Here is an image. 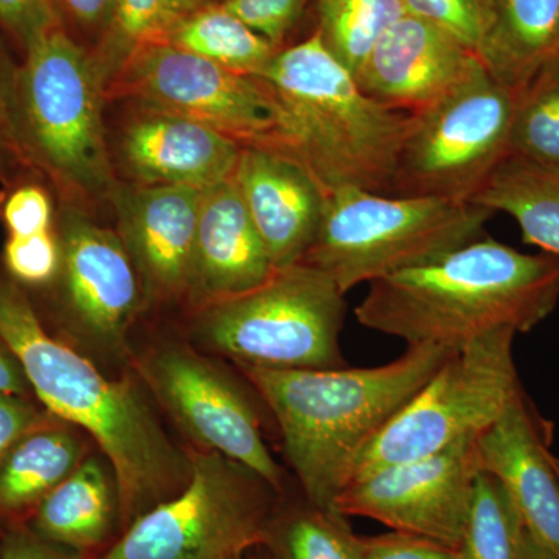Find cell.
Returning <instances> with one entry per match:
<instances>
[{
    "instance_id": "cell-1",
    "label": "cell",
    "mask_w": 559,
    "mask_h": 559,
    "mask_svg": "<svg viewBox=\"0 0 559 559\" xmlns=\"http://www.w3.org/2000/svg\"><path fill=\"white\" fill-rule=\"evenodd\" d=\"M0 341L16 355L35 399L76 426L119 481L121 533L189 485V447L176 443L134 370L110 377L44 325L27 290L0 263Z\"/></svg>"
},
{
    "instance_id": "cell-2",
    "label": "cell",
    "mask_w": 559,
    "mask_h": 559,
    "mask_svg": "<svg viewBox=\"0 0 559 559\" xmlns=\"http://www.w3.org/2000/svg\"><path fill=\"white\" fill-rule=\"evenodd\" d=\"M559 300V257L520 252L479 237L439 259L370 283L360 325L459 352L491 331L525 333Z\"/></svg>"
},
{
    "instance_id": "cell-3",
    "label": "cell",
    "mask_w": 559,
    "mask_h": 559,
    "mask_svg": "<svg viewBox=\"0 0 559 559\" xmlns=\"http://www.w3.org/2000/svg\"><path fill=\"white\" fill-rule=\"evenodd\" d=\"M439 345L362 369L277 370L237 366L277 423L283 454L304 498L334 511L360 451L452 355Z\"/></svg>"
},
{
    "instance_id": "cell-4",
    "label": "cell",
    "mask_w": 559,
    "mask_h": 559,
    "mask_svg": "<svg viewBox=\"0 0 559 559\" xmlns=\"http://www.w3.org/2000/svg\"><path fill=\"white\" fill-rule=\"evenodd\" d=\"M257 79L271 87L285 110L288 156L325 194L341 189L393 194L414 114L364 94L316 32L280 49Z\"/></svg>"
},
{
    "instance_id": "cell-5",
    "label": "cell",
    "mask_w": 559,
    "mask_h": 559,
    "mask_svg": "<svg viewBox=\"0 0 559 559\" xmlns=\"http://www.w3.org/2000/svg\"><path fill=\"white\" fill-rule=\"evenodd\" d=\"M105 83L92 51L61 25L22 53L17 134L28 167L57 202L97 216L120 183L105 123Z\"/></svg>"
},
{
    "instance_id": "cell-6",
    "label": "cell",
    "mask_w": 559,
    "mask_h": 559,
    "mask_svg": "<svg viewBox=\"0 0 559 559\" xmlns=\"http://www.w3.org/2000/svg\"><path fill=\"white\" fill-rule=\"evenodd\" d=\"M345 308L340 286L299 261L248 293L186 316V340L235 366L342 369L348 366L340 342Z\"/></svg>"
},
{
    "instance_id": "cell-7",
    "label": "cell",
    "mask_w": 559,
    "mask_h": 559,
    "mask_svg": "<svg viewBox=\"0 0 559 559\" xmlns=\"http://www.w3.org/2000/svg\"><path fill=\"white\" fill-rule=\"evenodd\" d=\"M491 210L466 201L395 197L359 189L326 194L318 237L301 263L342 293L451 252L481 237Z\"/></svg>"
},
{
    "instance_id": "cell-8",
    "label": "cell",
    "mask_w": 559,
    "mask_h": 559,
    "mask_svg": "<svg viewBox=\"0 0 559 559\" xmlns=\"http://www.w3.org/2000/svg\"><path fill=\"white\" fill-rule=\"evenodd\" d=\"M61 261L47 288L28 294L46 329L103 370L131 371L132 331L146 312L139 272L116 229L57 202Z\"/></svg>"
},
{
    "instance_id": "cell-9",
    "label": "cell",
    "mask_w": 559,
    "mask_h": 559,
    "mask_svg": "<svg viewBox=\"0 0 559 559\" xmlns=\"http://www.w3.org/2000/svg\"><path fill=\"white\" fill-rule=\"evenodd\" d=\"M189 452V485L91 559H237L266 547L286 492L219 452Z\"/></svg>"
},
{
    "instance_id": "cell-10",
    "label": "cell",
    "mask_w": 559,
    "mask_h": 559,
    "mask_svg": "<svg viewBox=\"0 0 559 559\" xmlns=\"http://www.w3.org/2000/svg\"><path fill=\"white\" fill-rule=\"evenodd\" d=\"M514 336L510 329L491 331L452 353L360 451L348 484L384 466L479 439L524 392L514 366Z\"/></svg>"
},
{
    "instance_id": "cell-11",
    "label": "cell",
    "mask_w": 559,
    "mask_h": 559,
    "mask_svg": "<svg viewBox=\"0 0 559 559\" xmlns=\"http://www.w3.org/2000/svg\"><path fill=\"white\" fill-rule=\"evenodd\" d=\"M514 97L477 57L447 94L414 114L393 194L473 202L510 156Z\"/></svg>"
},
{
    "instance_id": "cell-12",
    "label": "cell",
    "mask_w": 559,
    "mask_h": 559,
    "mask_svg": "<svg viewBox=\"0 0 559 559\" xmlns=\"http://www.w3.org/2000/svg\"><path fill=\"white\" fill-rule=\"evenodd\" d=\"M109 100L175 114L240 145L288 156V119L263 80L156 44L135 53L106 87Z\"/></svg>"
},
{
    "instance_id": "cell-13",
    "label": "cell",
    "mask_w": 559,
    "mask_h": 559,
    "mask_svg": "<svg viewBox=\"0 0 559 559\" xmlns=\"http://www.w3.org/2000/svg\"><path fill=\"white\" fill-rule=\"evenodd\" d=\"M131 369L191 447L237 460L286 492L288 474L264 441L248 389L207 353L187 340L154 341L134 347Z\"/></svg>"
},
{
    "instance_id": "cell-14",
    "label": "cell",
    "mask_w": 559,
    "mask_h": 559,
    "mask_svg": "<svg viewBox=\"0 0 559 559\" xmlns=\"http://www.w3.org/2000/svg\"><path fill=\"white\" fill-rule=\"evenodd\" d=\"M477 439L349 481L334 500L345 518H369L459 549L480 473Z\"/></svg>"
},
{
    "instance_id": "cell-15",
    "label": "cell",
    "mask_w": 559,
    "mask_h": 559,
    "mask_svg": "<svg viewBox=\"0 0 559 559\" xmlns=\"http://www.w3.org/2000/svg\"><path fill=\"white\" fill-rule=\"evenodd\" d=\"M200 201L201 190L124 180L110 198L117 234L142 282L146 312L186 311Z\"/></svg>"
},
{
    "instance_id": "cell-16",
    "label": "cell",
    "mask_w": 559,
    "mask_h": 559,
    "mask_svg": "<svg viewBox=\"0 0 559 559\" xmlns=\"http://www.w3.org/2000/svg\"><path fill=\"white\" fill-rule=\"evenodd\" d=\"M134 108L112 153L124 182L204 190L234 176L240 145L197 121Z\"/></svg>"
},
{
    "instance_id": "cell-17",
    "label": "cell",
    "mask_w": 559,
    "mask_h": 559,
    "mask_svg": "<svg viewBox=\"0 0 559 559\" xmlns=\"http://www.w3.org/2000/svg\"><path fill=\"white\" fill-rule=\"evenodd\" d=\"M476 60L450 33L404 14L378 40L355 79L381 105L418 114L447 94Z\"/></svg>"
},
{
    "instance_id": "cell-18",
    "label": "cell",
    "mask_w": 559,
    "mask_h": 559,
    "mask_svg": "<svg viewBox=\"0 0 559 559\" xmlns=\"http://www.w3.org/2000/svg\"><path fill=\"white\" fill-rule=\"evenodd\" d=\"M231 179L275 270L299 263L325 212L318 180L289 156L260 148H241Z\"/></svg>"
},
{
    "instance_id": "cell-19",
    "label": "cell",
    "mask_w": 559,
    "mask_h": 559,
    "mask_svg": "<svg viewBox=\"0 0 559 559\" xmlns=\"http://www.w3.org/2000/svg\"><path fill=\"white\" fill-rule=\"evenodd\" d=\"M274 271L234 179L201 190L186 316L257 288Z\"/></svg>"
},
{
    "instance_id": "cell-20",
    "label": "cell",
    "mask_w": 559,
    "mask_h": 559,
    "mask_svg": "<svg viewBox=\"0 0 559 559\" xmlns=\"http://www.w3.org/2000/svg\"><path fill=\"white\" fill-rule=\"evenodd\" d=\"M476 447L480 471L502 485L524 527L559 559V477L524 392Z\"/></svg>"
},
{
    "instance_id": "cell-21",
    "label": "cell",
    "mask_w": 559,
    "mask_h": 559,
    "mask_svg": "<svg viewBox=\"0 0 559 559\" xmlns=\"http://www.w3.org/2000/svg\"><path fill=\"white\" fill-rule=\"evenodd\" d=\"M97 451L84 430L50 415L0 460V536L31 524L51 491Z\"/></svg>"
},
{
    "instance_id": "cell-22",
    "label": "cell",
    "mask_w": 559,
    "mask_h": 559,
    "mask_svg": "<svg viewBox=\"0 0 559 559\" xmlns=\"http://www.w3.org/2000/svg\"><path fill=\"white\" fill-rule=\"evenodd\" d=\"M44 539L90 555L103 554L121 535L119 481L100 451L87 455L40 503L31 522Z\"/></svg>"
},
{
    "instance_id": "cell-23",
    "label": "cell",
    "mask_w": 559,
    "mask_h": 559,
    "mask_svg": "<svg viewBox=\"0 0 559 559\" xmlns=\"http://www.w3.org/2000/svg\"><path fill=\"white\" fill-rule=\"evenodd\" d=\"M477 57L518 92L559 58V0H491V22Z\"/></svg>"
},
{
    "instance_id": "cell-24",
    "label": "cell",
    "mask_w": 559,
    "mask_h": 559,
    "mask_svg": "<svg viewBox=\"0 0 559 559\" xmlns=\"http://www.w3.org/2000/svg\"><path fill=\"white\" fill-rule=\"evenodd\" d=\"M473 202L507 213L527 245L559 257V167L506 157Z\"/></svg>"
},
{
    "instance_id": "cell-25",
    "label": "cell",
    "mask_w": 559,
    "mask_h": 559,
    "mask_svg": "<svg viewBox=\"0 0 559 559\" xmlns=\"http://www.w3.org/2000/svg\"><path fill=\"white\" fill-rule=\"evenodd\" d=\"M167 44L245 75L259 76L278 49L250 31L219 0L189 14Z\"/></svg>"
},
{
    "instance_id": "cell-26",
    "label": "cell",
    "mask_w": 559,
    "mask_h": 559,
    "mask_svg": "<svg viewBox=\"0 0 559 559\" xmlns=\"http://www.w3.org/2000/svg\"><path fill=\"white\" fill-rule=\"evenodd\" d=\"M205 0H116L112 16L100 43L92 49L106 87L127 62L156 44H167L170 35Z\"/></svg>"
},
{
    "instance_id": "cell-27",
    "label": "cell",
    "mask_w": 559,
    "mask_h": 559,
    "mask_svg": "<svg viewBox=\"0 0 559 559\" xmlns=\"http://www.w3.org/2000/svg\"><path fill=\"white\" fill-rule=\"evenodd\" d=\"M347 520L307 499L304 506H286L285 496L264 550L275 559H364L362 538Z\"/></svg>"
},
{
    "instance_id": "cell-28",
    "label": "cell",
    "mask_w": 559,
    "mask_h": 559,
    "mask_svg": "<svg viewBox=\"0 0 559 559\" xmlns=\"http://www.w3.org/2000/svg\"><path fill=\"white\" fill-rule=\"evenodd\" d=\"M316 11V33L353 76L382 35L406 14L401 0H318Z\"/></svg>"
},
{
    "instance_id": "cell-29",
    "label": "cell",
    "mask_w": 559,
    "mask_h": 559,
    "mask_svg": "<svg viewBox=\"0 0 559 559\" xmlns=\"http://www.w3.org/2000/svg\"><path fill=\"white\" fill-rule=\"evenodd\" d=\"M510 156L559 167V58L547 62L516 92Z\"/></svg>"
},
{
    "instance_id": "cell-30",
    "label": "cell",
    "mask_w": 559,
    "mask_h": 559,
    "mask_svg": "<svg viewBox=\"0 0 559 559\" xmlns=\"http://www.w3.org/2000/svg\"><path fill=\"white\" fill-rule=\"evenodd\" d=\"M520 513L495 477L480 471L474 484L460 559H520Z\"/></svg>"
},
{
    "instance_id": "cell-31",
    "label": "cell",
    "mask_w": 559,
    "mask_h": 559,
    "mask_svg": "<svg viewBox=\"0 0 559 559\" xmlns=\"http://www.w3.org/2000/svg\"><path fill=\"white\" fill-rule=\"evenodd\" d=\"M57 223V198L39 176H22L0 189V224L7 237L46 234Z\"/></svg>"
},
{
    "instance_id": "cell-32",
    "label": "cell",
    "mask_w": 559,
    "mask_h": 559,
    "mask_svg": "<svg viewBox=\"0 0 559 559\" xmlns=\"http://www.w3.org/2000/svg\"><path fill=\"white\" fill-rule=\"evenodd\" d=\"M60 261L57 227L33 237H7L0 252L3 270L28 294L38 293L53 282Z\"/></svg>"
},
{
    "instance_id": "cell-33",
    "label": "cell",
    "mask_w": 559,
    "mask_h": 559,
    "mask_svg": "<svg viewBox=\"0 0 559 559\" xmlns=\"http://www.w3.org/2000/svg\"><path fill=\"white\" fill-rule=\"evenodd\" d=\"M409 16L450 33L477 55L491 22V0H401Z\"/></svg>"
},
{
    "instance_id": "cell-34",
    "label": "cell",
    "mask_w": 559,
    "mask_h": 559,
    "mask_svg": "<svg viewBox=\"0 0 559 559\" xmlns=\"http://www.w3.org/2000/svg\"><path fill=\"white\" fill-rule=\"evenodd\" d=\"M0 32V186L35 175L22 153L17 134V83L21 60L13 57ZM36 176V175H35Z\"/></svg>"
},
{
    "instance_id": "cell-35",
    "label": "cell",
    "mask_w": 559,
    "mask_h": 559,
    "mask_svg": "<svg viewBox=\"0 0 559 559\" xmlns=\"http://www.w3.org/2000/svg\"><path fill=\"white\" fill-rule=\"evenodd\" d=\"M250 31L259 33L272 46L283 49L286 38L299 24L308 0H219Z\"/></svg>"
},
{
    "instance_id": "cell-36",
    "label": "cell",
    "mask_w": 559,
    "mask_h": 559,
    "mask_svg": "<svg viewBox=\"0 0 559 559\" xmlns=\"http://www.w3.org/2000/svg\"><path fill=\"white\" fill-rule=\"evenodd\" d=\"M58 25L61 24L50 0H0V32L21 57L36 39Z\"/></svg>"
},
{
    "instance_id": "cell-37",
    "label": "cell",
    "mask_w": 559,
    "mask_h": 559,
    "mask_svg": "<svg viewBox=\"0 0 559 559\" xmlns=\"http://www.w3.org/2000/svg\"><path fill=\"white\" fill-rule=\"evenodd\" d=\"M116 0H50L61 27L92 50L105 35Z\"/></svg>"
},
{
    "instance_id": "cell-38",
    "label": "cell",
    "mask_w": 559,
    "mask_h": 559,
    "mask_svg": "<svg viewBox=\"0 0 559 559\" xmlns=\"http://www.w3.org/2000/svg\"><path fill=\"white\" fill-rule=\"evenodd\" d=\"M364 559H460L459 551L412 533L393 532L362 538Z\"/></svg>"
},
{
    "instance_id": "cell-39",
    "label": "cell",
    "mask_w": 559,
    "mask_h": 559,
    "mask_svg": "<svg viewBox=\"0 0 559 559\" xmlns=\"http://www.w3.org/2000/svg\"><path fill=\"white\" fill-rule=\"evenodd\" d=\"M0 559H91L90 555L44 539L31 525L0 536Z\"/></svg>"
},
{
    "instance_id": "cell-40",
    "label": "cell",
    "mask_w": 559,
    "mask_h": 559,
    "mask_svg": "<svg viewBox=\"0 0 559 559\" xmlns=\"http://www.w3.org/2000/svg\"><path fill=\"white\" fill-rule=\"evenodd\" d=\"M0 395H17L35 399L24 367L13 352L0 341Z\"/></svg>"
},
{
    "instance_id": "cell-41",
    "label": "cell",
    "mask_w": 559,
    "mask_h": 559,
    "mask_svg": "<svg viewBox=\"0 0 559 559\" xmlns=\"http://www.w3.org/2000/svg\"><path fill=\"white\" fill-rule=\"evenodd\" d=\"M520 559H558L527 528L522 527L520 536Z\"/></svg>"
},
{
    "instance_id": "cell-42",
    "label": "cell",
    "mask_w": 559,
    "mask_h": 559,
    "mask_svg": "<svg viewBox=\"0 0 559 559\" xmlns=\"http://www.w3.org/2000/svg\"><path fill=\"white\" fill-rule=\"evenodd\" d=\"M551 465H554L555 471H557L558 477H559V457H555L554 454H551Z\"/></svg>"
},
{
    "instance_id": "cell-43",
    "label": "cell",
    "mask_w": 559,
    "mask_h": 559,
    "mask_svg": "<svg viewBox=\"0 0 559 559\" xmlns=\"http://www.w3.org/2000/svg\"><path fill=\"white\" fill-rule=\"evenodd\" d=\"M237 559H252V558H249V555H245V557H240V558H237Z\"/></svg>"
},
{
    "instance_id": "cell-44",
    "label": "cell",
    "mask_w": 559,
    "mask_h": 559,
    "mask_svg": "<svg viewBox=\"0 0 559 559\" xmlns=\"http://www.w3.org/2000/svg\"><path fill=\"white\" fill-rule=\"evenodd\" d=\"M205 2H216V0H205Z\"/></svg>"
},
{
    "instance_id": "cell-45",
    "label": "cell",
    "mask_w": 559,
    "mask_h": 559,
    "mask_svg": "<svg viewBox=\"0 0 559 559\" xmlns=\"http://www.w3.org/2000/svg\"><path fill=\"white\" fill-rule=\"evenodd\" d=\"M267 559H275V558H274V557H272V555L270 554V558H267Z\"/></svg>"
}]
</instances>
